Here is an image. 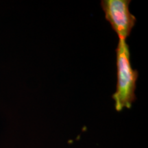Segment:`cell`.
Returning a JSON list of instances; mask_svg holds the SVG:
<instances>
[{"instance_id":"cell-1","label":"cell","mask_w":148,"mask_h":148,"mask_svg":"<svg viewBox=\"0 0 148 148\" xmlns=\"http://www.w3.org/2000/svg\"><path fill=\"white\" fill-rule=\"evenodd\" d=\"M115 51L116 86L112 98L114 108L119 112L125 108H130L136 100L135 90L138 73L131 64L130 47L126 40L119 39Z\"/></svg>"},{"instance_id":"cell-2","label":"cell","mask_w":148,"mask_h":148,"mask_svg":"<svg viewBox=\"0 0 148 148\" xmlns=\"http://www.w3.org/2000/svg\"><path fill=\"white\" fill-rule=\"evenodd\" d=\"M130 0H102L101 1L106 20L110 24L119 39L126 40L136 23V17L130 11Z\"/></svg>"}]
</instances>
